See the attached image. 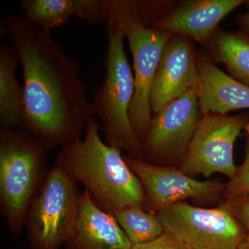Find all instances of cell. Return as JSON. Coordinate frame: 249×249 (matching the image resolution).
Listing matches in <instances>:
<instances>
[{
	"mask_svg": "<svg viewBox=\"0 0 249 249\" xmlns=\"http://www.w3.org/2000/svg\"><path fill=\"white\" fill-rule=\"evenodd\" d=\"M0 28L22 65L23 127L48 151L81 139L93 113L78 61L22 16L8 14Z\"/></svg>",
	"mask_w": 249,
	"mask_h": 249,
	"instance_id": "6da1fadb",
	"label": "cell"
},
{
	"mask_svg": "<svg viewBox=\"0 0 249 249\" xmlns=\"http://www.w3.org/2000/svg\"><path fill=\"white\" fill-rule=\"evenodd\" d=\"M100 130L94 115L90 116L84 137L60 147L55 164L83 183L93 201L106 212L128 206L147 210L142 183L120 149L103 142Z\"/></svg>",
	"mask_w": 249,
	"mask_h": 249,
	"instance_id": "7a4b0ae2",
	"label": "cell"
},
{
	"mask_svg": "<svg viewBox=\"0 0 249 249\" xmlns=\"http://www.w3.org/2000/svg\"><path fill=\"white\" fill-rule=\"evenodd\" d=\"M47 152L27 131L0 128V211L15 236L25 228L29 208L47 178Z\"/></svg>",
	"mask_w": 249,
	"mask_h": 249,
	"instance_id": "3957f363",
	"label": "cell"
},
{
	"mask_svg": "<svg viewBox=\"0 0 249 249\" xmlns=\"http://www.w3.org/2000/svg\"><path fill=\"white\" fill-rule=\"evenodd\" d=\"M124 34L107 26L106 74L93 96L92 109L102 123L106 143L124 150L134 158L142 159L143 145L136 135L129 108L134 93L133 70L124 47Z\"/></svg>",
	"mask_w": 249,
	"mask_h": 249,
	"instance_id": "277c9868",
	"label": "cell"
},
{
	"mask_svg": "<svg viewBox=\"0 0 249 249\" xmlns=\"http://www.w3.org/2000/svg\"><path fill=\"white\" fill-rule=\"evenodd\" d=\"M104 2L107 26L120 30L128 41L134 76L129 119L143 145L152 118V85L165 46L173 35L139 22L126 10L121 0H104Z\"/></svg>",
	"mask_w": 249,
	"mask_h": 249,
	"instance_id": "5b68a950",
	"label": "cell"
},
{
	"mask_svg": "<svg viewBox=\"0 0 249 249\" xmlns=\"http://www.w3.org/2000/svg\"><path fill=\"white\" fill-rule=\"evenodd\" d=\"M81 192L65 170L55 164L33 201L27 219L31 249H60L73 232Z\"/></svg>",
	"mask_w": 249,
	"mask_h": 249,
	"instance_id": "8992f818",
	"label": "cell"
},
{
	"mask_svg": "<svg viewBox=\"0 0 249 249\" xmlns=\"http://www.w3.org/2000/svg\"><path fill=\"white\" fill-rule=\"evenodd\" d=\"M157 215L164 231L188 249H238L247 236L224 201L213 209L181 201Z\"/></svg>",
	"mask_w": 249,
	"mask_h": 249,
	"instance_id": "52a82bcc",
	"label": "cell"
},
{
	"mask_svg": "<svg viewBox=\"0 0 249 249\" xmlns=\"http://www.w3.org/2000/svg\"><path fill=\"white\" fill-rule=\"evenodd\" d=\"M249 124L247 114H202L178 168L192 178L201 175L209 178L220 173L231 179L237 169L234 162V144Z\"/></svg>",
	"mask_w": 249,
	"mask_h": 249,
	"instance_id": "ba28073f",
	"label": "cell"
},
{
	"mask_svg": "<svg viewBox=\"0 0 249 249\" xmlns=\"http://www.w3.org/2000/svg\"><path fill=\"white\" fill-rule=\"evenodd\" d=\"M196 87L152 116L143 142L142 160L168 166L181 163L202 116Z\"/></svg>",
	"mask_w": 249,
	"mask_h": 249,
	"instance_id": "9c48e42d",
	"label": "cell"
},
{
	"mask_svg": "<svg viewBox=\"0 0 249 249\" xmlns=\"http://www.w3.org/2000/svg\"><path fill=\"white\" fill-rule=\"evenodd\" d=\"M124 159L142 183L147 210L152 213L157 214L186 199L211 201L224 196L226 183L220 181H199L178 166L152 164L129 155L124 156Z\"/></svg>",
	"mask_w": 249,
	"mask_h": 249,
	"instance_id": "30bf717a",
	"label": "cell"
},
{
	"mask_svg": "<svg viewBox=\"0 0 249 249\" xmlns=\"http://www.w3.org/2000/svg\"><path fill=\"white\" fill-rule=\"evenodd\" d=\"M197 51L189 39L172 36L156 73L151 94L152 116L196 86Z\"/></svg>",
	"mask_w": 249,
	"mask_h": 249,
	"instance_id": "8fae6325",
	"label": "cell"
},
{
	"mask_svg": "<svg viewBox=\"0 0 249 249\" xmlns=\"http://www.w3.org/2000/svg\"><path fill=\"white\" fill-rule=\"evenodd\" d=\"M243 0H192L186 1L165 15L152 29L166 31L206 45L224 18Z\"/></svg>",
	"mask_w": 249,
	"mask_h": 249,
	"instance_id": "7c38bea8",
	"label": "cell"
},
{
	"mask_svg": "<svg viewBox=\"0 0 249 249\" xmlns=\"http://www.w3.org/2000/svg\"><path fill=\"white\" fill-rule=\"evenodd\" d=\"M132 246L115 217L98 206L85 188L76 224L65 249H131Z\"/></svg>",
	"mask_w": 249,
	"mask_h": 249,
	"instance_id": "4fadbf2b",
	"label": "cell"
},
{
	"mask_svg": "<svg viewBox=\"0 0 249 249\" xmlns=\"http://www.w3.org/2000/svg\"><path fill=\"white\" fill-rule=\"evenodd\" d=\"M196 93L201 114L249 109V87L221 71L209 54L197 52Z\"/></svg>",
	"mask_w": 249,
	"mask_h": 249,
	"instance_id": "5bb4252c",
	"label": "cell"
},
{
	"mask_svg": "<svg viewBox=\"0 0 249 249\" xmlns=\"http://www.w3.org/2000/svg\"><path fill=\"white\" fill-rule=\"evenodd\" d=\"M20 63L11 43L0 45V124L1 127H23V88L16 71Z\"/></svg>",
	"mask_w": 249,
	"mask_h": 249,
	"instance_id": "9a60e30c",
	"label": "cell"
},
{
	"mask_svg": "<svg viewBox=\"0 0 249 249\" xmlns=\"http://www.w3.org/2000/svg\"><path fill=\"white\" fill-rule=\"evenodd\" d=\"M205 47L214 63L223 64L231 76L249 87V40L242 32L217 29Z\"/></svg>",
	"mask_w": 249,
	"mask_h": 249,
	"instance_id": "2e32d148",
	"label": "cell"
},
{
	"mask_svg": "<svg viewBox=\"0 0 249 249\" xmlns=\"http://www.w3.org/2000/svg\"><path fill=\"white\" fill-rule=\"evenodd\" d=\"M19 9L29 22L47 33L65 25L73 16V0H23Z\"/></svg>",
	"mask_w": 249,
	"mask_h": 249,
	"instance_id": "e0dca14e",
	"label": "cell"
},
{
	"mask_svg": "<svg viewBox=\"0 0 249 249\" xmlns=\"http://www.w3.org/2000/svg\"><path fill=\"white\" fill-rule=\"evenodd\" d=\"M111 214L133 245L149 242L164 232L157 214L142 208L128 206Z\"/></svg>",
	"mask_w": 249,
	"mask_h": 249,
	"instance_id": "ac0fdd59",
	"label": "cell"
},
{
	"mask_svg": "<svg viewBox=\"0 0 249 249\" xmlns=\"http://www.w3.org/2000/svg\"><path fill=\"white\" fill-rule=\"evenodd\" d=\"M246 139L245 157L243 163L237 167L233 178L226 183L224 201L231 200L249 194V124L245 129Z\"/></svg>",
	"mask_w": 249,
	"mask_h": 249,
	"instance_id": "d6986e66",
	"label": "cell"
},
{
	"mask_svg": "<svg viewBox=\"0 0 249 249\" xmlns=\"http://www.w3.org/2000/svg\"><path fill=\"white\" fill-rule=\"evenodd\" d=\"M73 16L98 24L107 22L104 0H73Z\"/></svg>",
	"mask_w": 249,
	"mask_h": 249,
	"instance_id": "ffe728a7",
	"label": "cell"
},
{
	"mask_svg": "<svg viewBox=\"0 0 249 249\" xmlns=\"http://www.w3.org/2000/svg\"><path fill=\"white\" fill-rule=\"evenodd\" d=\"M223 201L243 228L247 235H249V194L231 200Z\"/></svg>",
	"mask_w": 249,
	"mask_h": 249,
	"instance_id": "44dd1931",
	"label": "cell"
},
{
	"mask_svg": "<svg viewBox=\"0 0 249 249\" xmlns=\"http://www.w3.org/2000/svg\"><path fill=\"white\" fill-rule=\"evenodd\" d=\"M131 249H188L175 237L164 231L162 235L145 243L133 245Z\"/></svg>",
	"mask_w": 249,
	"mask_h": 249,
	"instance_id": "7402d4cb",
	"label": "cell"
},
{
	"mask_svg": "<svg viewBox=\"0 0 249 249\" xmlns=\"http://www.w3.org/2000/svg\"><path fill=\"white\" fill-rule=\"evenodd\" d=\"M245 4L248 7V11L237 16L236 22L240 26V32L249 40V1H245Z\"/></svg>",
	"mask_w": 249,
	"mask_h": 249,
	"instance_id": "603a6c76",
	"label": "cell"
},
{
	"mask_svg": "<svg viewBox=\"0 0 249 249\" xmlns=\"http://www.w3.org/2000/svg\"><path fill=\"white\" fill-rule=\"evenodd\" d=\"M238 249H249V235L246 236L245 240L241 243Z\"/></svg>",
	"mask_w": 249,
	"mask_h": 249,
	"instance_id": "cb8c5ba5",
	"label": "cell"
}]
</instances>
